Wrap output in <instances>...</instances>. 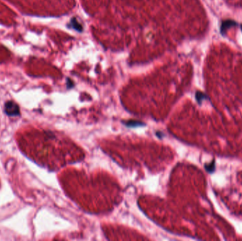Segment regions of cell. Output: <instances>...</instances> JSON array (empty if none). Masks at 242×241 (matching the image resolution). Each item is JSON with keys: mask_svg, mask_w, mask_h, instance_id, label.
Segmentation results:
<instances>
[{"mask_svg": "<svg viewBox=\"0 0 242 241\" xmlns=\"http://www.w3.org/2000/svg\"><path fill=\"white\" fill-rule=\"evenodd\" d=\"M241 30H242V25L241 26Z\"/></svg>", "mask_w": 242, "mask_h": 241, "instance_id": "cell-5", "label": "cell"}, {"mask_svg": "<svg viewBox=\"0 0 242 241\" xmlns=\"http://www.w3.org/2000/svg\"><path fill=\"white\" fill-rule=\"evenodd\" d=\"M205 168L207 169V170L209 171V172H210V168H212V170H215V162L212 161V163L208 164V166H205Z\"/></svg>", "mask_w": 242, "mask_h": 241, "instance_id": "cell-4", "label": "cell"}, {"mask_svg": "<svg viewBox=\"0 0 242 241\" xmlns=\"http://www.w3.org/2000/svg\"><path fill=\"white\" fill-rule=\"evenodd\" d=\"M70 25H71V27L73 28L74 29H75L76 30H78V31H82L83 30V28L82 26V25H80L79 23H78L77 20L76 19H72L70 21Z\"/></svg>", "mask_w": 242, "mask_h": 241, "instance_id": "cell-2", "label": "cell"}, {"mask_svg": "<svg viewBox=\"0 0 242 241\" xmlns=\"http://www.w3.org/2000/svg\"><path fill=\"white\" fill-rule=\"evenodd\" d=\"M237 26V23L236 21H233V20H226L222 21V25H221V29H220V31H221L222 35L225 34V33L226 30H227L230 28L232 26Z\"/></svg>", "mask_w": 242, "mask_h": 241, "instance_id": "cell-1", "label": "cell"}, {"mask_svg": "<svg viewBox=\"0 0 242 241\" xmlns=\"http://www.w3.org/2000/svg\"><path fill=\"white\" fill-rule=\"evenodd\" d=\"M205 95L203 93L200 92L196 93V99H197V101L199 102L200 103V101H202V100L205 98Z\"/></svg>", "mask_w": 242, "mask_h": 241, "instance_id": "cell-3", "label": "cell"}]
</instances>
